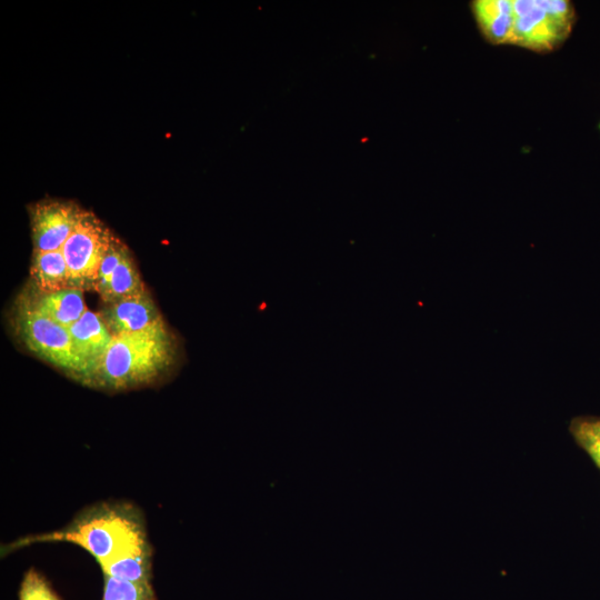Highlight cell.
Returning a JSON list of instances; mask_svg holds the SVG:
<instances>
[{
    "mask_svg": "<svg viewBox=\"0 0 600 600\" xmlns=\"http://www.w3.org/2000/svg\"><path fill=\"white\" fill-rule=\"evenodd\" d=\"M172 352V341L166 326L113 336L88 381L109 389L148 382L170 364Z\"/></svg>",
    "mask_w": 600,
    "mask_h": 600,
    "instance_id": "cell-1",
    "label": "cell"
},
{
    "mask_svg": "<svg viewBox=\"0 0 600 600\" xmlns=\"http://www.w3.org/2000/svg\"><path fill=\"white\" fill-rule=\"evenodd\" d=\"M141 532H144V528L136 508L103 503L88 508L66 528L26 537L12 544V549L33 542L66 541L80 546L101 563Z\"/></svg>",
    "mask_w": 600,
    "mask_h": 600,
    "instance_id": "cell-2",
    "label": "cell"
},
{
    "mask_svg": "<svg viewBox=\"0 0 600 600\" xmlns=\"http://www.w3.org/2000/svg\"><path fill=\"white\" fill-rule=\"evenodd\" d=\"M511 44L538 52H549L568 38L576 20L567 0H512Z\"/></svg>",
    "mask_w": 600,
    "mask_h": 600,
    "instance_id": "cell-3",
    "label": "cell"
},
{
    "mask_svg": "<svg viewBox=\"0 0 600 600\" xmlns=\"http://www.w3.org/2000/svg\"><path fill=\"white\" fill-rule=\"evenodd\" d=\"M116 237L92 212L84 211L61 251L67 262L71 288H93L100 266Z\"/></svg>",
    "mask_w": 600,
    "mask_h": 600,
    "instance_id": "cell-4",
    "label": "cell"
},
{
    "mask_svg": "<svg viewBox=\"0 0 600 600\" xmlns=\"http://www.w3.org/2000/svg\"><path fill=\"white\" fill-rule=\"evenodd\" d=\"M17 326L30 351L58 368L82 377V364L73 351L68 329L43 314L33 300L21 301Z\"/></svg>",
    "mask_w": 600,
    "mask_h": 600,
    "instance_id": "cell-5",
    "label": "cell"
},
{
    "mask_svg": "<svg viewBox=\"0 0 600 600\" xmlns=\"http://www.w3.org/2000/svg\"><path fill=\"white\" fill-rule=\"evenodd\" d=\"M86 210L72 201L41 200L30 209L34 251L61 250Z\"/></svg>",
    "mask_w": 600,
    "mask_h": 600,
    "instance_id": "cell-6",
    "label": "cell"
},
{
    "mask_svg": "<svg viewBox=\"0 0 600 600\" xmlns=\"http://www.w3.org/2000/svg\"><path fill=\"white\" fill-rule=\"evenodd\" d=\"M100 316L112 337L164 327V321L146 290L110 302Z\"/></svg>",
    "mask_w": 600,
    "mask_h": 600,
    "instance_id": "cell-7",
    "label": "cell"
},
{
    "mask_svg": "<svg viewBox=\"0 0 600 600\" xmlns=\"http://www.w3.org/2000/svg\"><path fill=\"white\" fill-rule=\"evenodd\" d=\"M68 331L73 351L82 364V378L88 381L102 360L112 334L101 316L89 310Z\"/></svg>",
    "mask_w": 600,
    "mask_h": 600,
    "instance_id": "cell-8",
    "label": "cell"
},
{
    "mask_svg": "<svg viewBox=\"0 0 600 600\" xmlns=\"http://www.w3.org/2000/svg\"><path fill=\"white\" fill-rule=\"evenodd\" d=\"M99 564L103 576L132 582H150L151 548L146 532L139 533L120 546Z\"/></svg>",
    "mask_w": 600,
    "mask_h": 600,
    "instance_id": "cell-9",
    "label": "cell"
},
{
    "mask_svg": "<svg viewBox=\"0 0 600 600\" xmlns=\"http://www.w3.org/2000/svg\"><path fill=\"white\" fill-rule=\"evenodd\" d=\"M471 10L483 37L491 43H510L513 27L512 0H476Z\"/></svg>",
    "mask_w": 600,
    "mask_h": 600,
    "instance_id": "cell-10",
    "label": "cell"
},
{
    "mask_svg": "<svg viewBox=\"0 0 600 600\" xmlns=\"http://www.w3.org/2000/svg\"><path fill=\"white\" fill-rule=\"evenodd\" d=\"M33 302L43 314L67 329L87 311L82 291L77 288L42 293Z\"/></svg>",
    "mask_w": 600,
    "mask_h": 600,
    "instance_id": "cell-11",
    "label": "cell"
},
{
    "mask_svg": "<svg viewBox=\"0 0 600 600\" xmlns=\"http://www.w3.org/2000/svg\"><path fill=\"white\" fill-rule=\"evenodd\" d=\"M31 274L42 293L71 288L69 269L61 250L34 251Z\"/></svg>",
    "mask_w": 600,
    "mask_h": 600,
    "instance_id": "cell-12",
    "label": "cell"
},
{
    "mask_svg": "<svg viewBox=\"0 0 600 600\" xmlns=\"http://www.w3.org/2000/svg\"><path fill=\"white\" fill-rule=\"evenodd\" d=\"M146 290L134 262L126 250L122 259L111 273L106 287L99 292L101 298L110 303Z\"/></svg>",
    "mask_w": 600,
    "mask_h": 600,
    "instance_id": "cell-13",
    "label": "cell"
},
{
    "mask_svg": "<svg viewBox=\"0 0 600 600\" xmlns=\"http://www.w3.org/2000/svg\"><path fill=\"white\" fill-rule=\"evenodd\" d=\"M569 431L600 469V417H576L570 421Z\"/></svg>",
    "mask_w": 600,
    "mask_h": 600,
    "instance_id": "cell-14",
    "label": "cell"
},
{
    "mask_svg": "<svg viewBox=\"0 0 600 600\" xmlns=\"http://www.w3.org/2000/svg\"><path fill=\"white\" fill-rule=\"evenodd\" d=\"M102 600H157L150 582H132L104 576Z\"/></svg>",
    "mask_w": 600,
    "mask_h": 600,
    "instance_id": "cell-15",
    "label": "cell"
},
{
    "mask_svg": "<svg viewBox=\"0 0 600 600\" xmlns=\"http://www.w3.org/2000/svg\"><path fill=\"white\" fill-rule=\"evenodd\" d=\"M19 600H60L48 581L36 570L29 569L21 582Z\"/></svg>",
    "mask_w": 600,
    "mask_h": 600,
    "instance_id": "cell-16",
    "label": "cell"
}]
</instances>
